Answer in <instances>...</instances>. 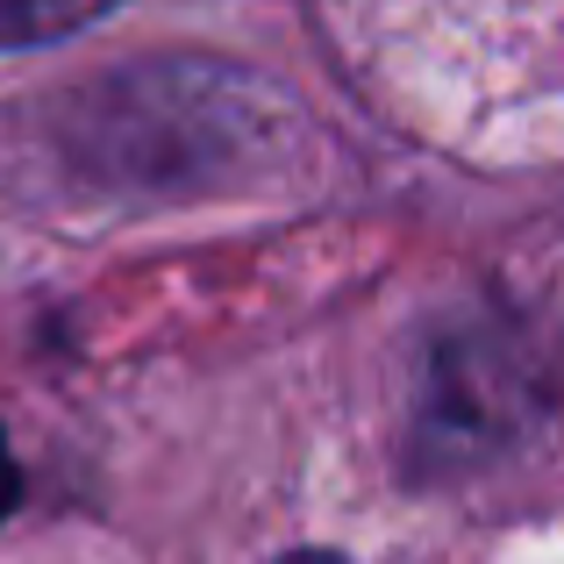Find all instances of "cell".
<instances>
[{
  "label": "cell",
  "mask_w": 564,
  "mask_h": 564,
  "mask_svg": "<svg viewBox=\"0 0 564 564\" xmlns=\"http://www.w3.org/2000/svg\"><path fill=\"white\" fill-rule=\"evenodd\" d=\"M14 494H22V479H14V465H8V443H0V514L14 508Z\"/></svg>",
  "instance_id": "obj_3"
},
{
  "label": "cell",
  "mask_w": 564,
  "mask_h": 564,
  "mask_svg": "<svg viewBox=\"0 0 564 564\" xmlns=\"http://www.w3.org/2000/svg\"><path fill=\"white\" fill-rule=\"evenodd\" d=\"M115 0H0V51H29V43H57L72 29L100 22Z\"/></svg>",
  "instance_id": "obj_2"
},
{
  "label": "cell",
  "mask_w": 564,
  "mask_h": 564,
  "mask_svg": "<svg viewBox=\"0 0 564 564\" xmlns=\"http://www.w3.org/2000/svg\"><path fill=\"white\" fill-rule=\"evenodd\" d=\"M279 564H336L329 551H301V557H279Z\"/></svg>",
  "instance_id": "obj_4"
},
{
  "label": "cell",
  "mask_w": 564,
  "mask_h": 564,
  "mask_svg": "<svg viewBox=\"0 0 564 564\" xmlns=\"http://www.w3.org/2000/svg\"><path fill=\"white\" fill-rule=\"evenodd\" d=\"M514 386H529V372L508 358V350H486V344H457L451 358L436 365L429 379V422H422V443L451 451L465 465L471 451H494L486 436H514L522 422V400Z\"/></svg>",
  "instance_id": "obj_1"
}]
</instances>
